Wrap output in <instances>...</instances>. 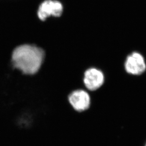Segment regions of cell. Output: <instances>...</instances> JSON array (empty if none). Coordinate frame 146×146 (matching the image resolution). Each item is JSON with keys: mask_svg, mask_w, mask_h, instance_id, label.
I'll return each mask as SVG.
<instances>
[{"mask_svg": "<svg viewBox=\"0 0 146 146\" xmlns=\"http://www.w3.org/2000/svg\"><path fill=\"white\" fill-rule=\"evenodd\" d=\"M46 56L44 49L33 43H23L14 47L11 52V68L27 76L37 74Z\"/></svg>", "mask_w": 146, "mask_h": 146, "instance_id": "1", "label": "cell"}, {"mask_svg": "<svg viewBox=\"0 0 146 146\" xmlns=\"http://www.w3.org/2000/svg\"><path fill=\"white\" fill-rule=\"evenodd\" d=\"M64 11V5L59 0H43L37 7L36 15L40 21L44 22L49 18H60Z\"/></svg>", "mask_w": 146, "mask_h": 146, "instance_id": "2", "label": "cell"}, {"mask_svg": "<svg viewBox=\"0 0 146 146\" xmlns=\"http://www.w3.org/2000/svg\"><path fill=\"white\" fill-rule=\"evenodd\" d=\"M68 101L72 108L78 112L85 111L91 105L90 96L88 92L82 89L72 91L68 96Z\"/></svg>", "mask_w": 146, "mask_h": 146, "instance_id": "3", "label": "cell"}, {"mask_svg": "<svg viewBox=\"0 0 146 146\" xmlns=\"http://www.w3.org/2000/svg\"><path fill=\"white\" fill-rule=\"evenodd\" d=\"M124 69L129 74L139 76L145 72L146 64L144 57L137 52L127 56L124 62Z\"/></svg>", "mask_w": 146, "mask_h": 146, "instance_id": "4", "label": "cell"}, {"mask_svg": "<svg viewBox=\"0 0 146 146\" xmlns=\"http://www.w3.org/2000/svg\"><path fill=\"white\" fill-rule=\"evenodd\" d=\"M105 80L103 72L97 68H90L84 72L83 83L90 91H95L100 88L105 82Z\"/></svg>", "mask_w": 146, "mask_h": 146, "instance_id": "5", "label": "cell"}, {"mask_svg": "<svg viewBox=\"0 0 146 146\" xmlns=\"http://www.w3.org/2000/svg\"><path fill=\"white\" fill-rule=\"evenodd\" d=\"M146 146V144H145V146Z\"/></svg>", "mask_w": 146, "mask_h": 146, "instance_id": "6", "label": "cell"}]
</instances>
